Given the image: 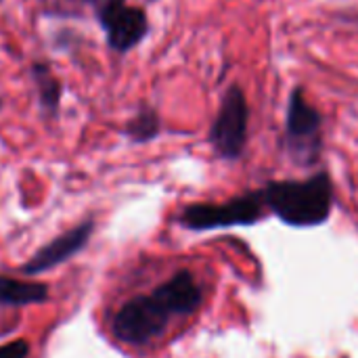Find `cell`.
Segmentation results:
<instances>
[{"instance_id":"277c9868","label":"cell","mask_w":358,"mask_h":358,"mask_svg":"<svg viewBox=\"0 0 358 358\" xmlns=\"http://www.w3.org/2000/svg\"><path fill=\"white\" fill-rule=\"evenodd\" d=\"M250 136V103L241 84L233 82L224 88L218 111L208 132V141L220 159L237 162L248 147Z\"/></svg>"},{"instance_id":"7a4b0ae2","label":"cell","mask_w":358,"mask_h":358,"mask_svg":"<svg viewBox=\"0 0 358 358\" xmlns=\"http://www.w3.org/2000/svg\"><path fill=\"white\" fill-rule=\"evenodd\" d=\"M260 191L266 210L292 227L323 224L334 208V182L325 170L304 180H271Z\"/></svg>"},{"instance_id":"30bf717a","label":"cell","mask_w":358,"mask_h":358,"mask_svg":"<svg viewBox=\"0 0 358 358\" xmlns=\"http://www.w3.org/2000/svg\"><path fill=\"white\" fill-rule=\"evenodd\" d=\"M162 130V120H159V113L149 107V105H143L126 124L124 132L126 136L132 141V143H149L153 141Z\"/></svg>"},{"instance_id":"8fae6325","label":"cell","mask_w":358,"mask_h":358,"mask_svg":"<svg viewBox=\"0 0 358 358\" xmlns=\"http://www.w3.org/2000/svg\"><path fill=\"white\" fill-rule=\"evenodd\" d=\"M27 355H29V344L25 340H17L6 346H0V358H27Z\"/></svg>"},{"instance_id":"8992f818","label":"cell","mask_w":358,"mask_h":358,"mask_svg":"<svg viewBox=\"0 0 358 358\" xmlns=\"http://www.w3.org/2000/svg\"><path fill=\"white\" fill-rule=\"evenodd\" d=\"M96 19L105 31L107 44L117 55L136 48L149 34V17L143 6L128 0H99Z\"/></svg>"},{"instance_id":"6da1fadb","label":"cell","mask_w":358,"mask_h":358,"mask_svg":"<svg viewBox=\"0 0 358 358\" xmlns=\"http://www.w3.org/2000/svg\"><path fill=\"white\" fill-rule=\"evenodd\" d=\"M203 302V289L191 271H178L151 292L132 294L107 315L111 338L128 348L157 342L174 321L191 317Z\"/></svg>"},{"instance_id":"ba28073f","label":"cell","mask_w":358,"mask_h":358,"mask_svg":"<svg viewBox=\"0 0 358 358\" xmlns=\"http://www.w3.org/2000/svg\"><path fill=\"white\" fill-rule=\"evenodd\" d=\"M48 300V287L36 281L0 277V306H29Z\"/></svg>"},{"instance_id":"52a82bcc","label":"cell","mask_w":358,"mask_h":358,"mask_svg":"<svg viewBox=\"0 0 358 358\" xmlns=\"http://www.w3.org/2000/svg\"><path fill=\"white\" fill-rule=\"evenodd\" d=\"M92 231H94V222L86 220V222L78 224L76 229L59 235L57 239L46 243L42 250H38L21 271L25 275H38V273L48 271V268H55L57 264L69 260L76 252H80L86 245V241L90 239Z\"/></svg>"},{"instance_id":"3957f363","label":"cell","mask_w":358,"mask_h":358,"mask_svg":"<svg viewBox=\"0 0 358 358\" xmlns=\"http://www.w3.org/2000/svg\"><path fill=\"white\" fill-rule=\"evenodd\" d=\"M323 113L308 101L304 86H294L287 96L283 149L302 168L315 166L323 155Z\"/></svg>"},{"instance_id":"9c48e42d","label":"cell","mask_w":358,"mask_h":358,"mask_svg":"<svg viewBox=\"0 0 358 358\" xmlns=\"http://www.w3.org/2000/svg\"><path fill=\"white\" fill-rule=\"evenodd\" d=\"M31 78L36 82L42 109L48 111V113H55L59 109L61 90H63L61 84H59V80L52 76V71H50V67L46 63H34L31 65Z\"/></svg>"},{"instance_id":"5b68a950","label":"cell","mask_w":358,"mask_h":358,"mask_svg":"<svg viewBox=\"0 0 358 358\" xmlns=\"http://www.w3.org/2000/svg\"><path fill=\"white\" fill-rule=\"evenodd\" d=\"M266 212L262 191H250L222 203H191L178 214V222L191 231L224 227H250Z\"/></svg>"}]
</instances>
